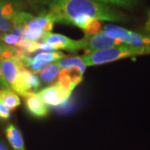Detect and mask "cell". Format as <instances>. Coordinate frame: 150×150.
<instances>
[{
    "mask_svg": "<svg viewBox=\"0 0 150 150\" xmlns=\"http://www.w3.org/2000/svg\"><path fill=\"white\" fill-rule=\"evenodd\" d=\"M45 5L55 23L74 25L85 35L101 32V21H128L123 13L96 0H46Z\"/></svg>",
    "mask_w": 150,
    "mask_h": 150,
    "instance_id": "obj_1",
    "label": "cell"
},
{
    "mask_svg": "<svg viewBox=\"0 0 150 150\" xmlns=\"http://www.w3.org/2000/svg\"><path fill=\"white\" fill-rule=\"evenodd\" d=\"M146 54H150V47L138 48L126 44H120L113 48L98 51L90 54H85L82 58L86 66H95L111 63L129 57Z\"/></svg>",
    "mask_w": 150,
    "mask_h": 150,
    "instance_id": "obj_2",
    "label": "cell"
},
{
    "mask_svg": "<svg viewBox=\"0 0 150 150\" xmlns=\"http://www.w3.org/2000/svg\"><path fill=\"white\" fill-rule=\"evenodd\" d=\"M102 31L107 36L118 40L122 44L138 48L150 47V34L134 32L114 24L103 25Z\"/></svg>",
    "mask_w": 150,
    "mask_h": 150,
    "instance_id": "obj_3",
    "label": "cell"
},
{
    "mask_svg": "<svg viewBox=\"0 0 150 150\" xmlns=\"http://www.w3.org/2000/svg\"><path fill=\"white\" fill-rule=\"evenodd\" d=\"M28 7L23 0H0V34L12 31L18 14Z\"/></svg>",
    "mask_w": 150,
    "mask_h": 150,
    "instance_id": "obj_4",
    "label": "cell"
},
{
    "mask_svg": "<svg viewBox=\"0 0 150 150\" xmlns=\"http://www.w3.org/2000/svg\"><path fill=\"white\" fill-rule=\"evenodd\" d=\"M41 87V80L38 75L23 64L19 65V71L14 84L11 89L22 97L30 93H35Z\"/></svg>",
    "mask_w": 150,
    "mask_h": 150,
    "instance_id": "obj_5",
    "label": "cell"
},
{
    "mask_svg": "<svg viewBox=\"0 0 150 150\" xmlns=\"http://www.w3.org/2000/svg\"><path fill=\"white\" fill-rule=\"evenodd\" d=\"M40 42L48 43L56 50L64 49L72 53L85 49L86 48L85 37L79 40H75L64 35L54 33H48Z\"/></svg>",
    "mask_w": 150,
    "mask_h": 150,
    "instance_id": "obj_6",
    "label": "cell"
},
{
    "mask_svg": "<svg viewBox=\"0 0 150 150\" xmlns=\"http://www.w3.org/2000/svg\"><path fill=\"white\" fill-rule=\"evenodd\" d=\"M72 92V90L64 88L58 83L54 82L52 85L41 89L38 93L46 104L57 108L69 101Z\"/></svg>",
    "mask_w": 150,
    "mask_h": 150,
    "instance_id": "obj_7",
    "label": "cell"
},
{
    "mask_svg": "<svg viewBox=\"0 0 150 150\" xmlns=\"http://www.w3.org/2000/svg\"><path fill=\"white\" fill-rule=\"evenodd\" d=\"M85 54H93L98 51L113 48L122 44L118 40L107 36L103 31L93 35H85Z\"/></svg>",
    "mask_w": 150,
    "mask_h": 150,
    "instance_id": "obj_8",
    "label": "cell"
},
{
    "mask_svg": "<svg viewBox=\"0 0 150 150\" xmlns=\"http://www.w3.org/2000/svg\"><path fill=\"white\" fill-rule=\"evenodd\" d=\"M24 98V104L27 112L33 118H44L49 114L48 105L37 93H30Z\"/></svg>",
    "mask_w": 150,
    "mask_h": 150,
    "instance_id": "obj_9",
    "label": "cell"
},
{
    "mask_svg": "<svg viewBox=\"0 0 150 150\" xmlns=\"http://www.w3.org/2000/svg\"><path fill=\"white\" fill-rule=\"evenodd\" d=\"M83 74L79 69H61L58 75V79L55 81L59 85L74 91L75 88L83 80Z\"/></svg>",
    "mask_w": 150,
    "mask_h": 150,
    "instance_id": "obj_10",
    "label": "cell"
},
{
    "mask_svg": "<svg viewBox=\"0 0 150 150\" xmlns=\"http://www.w3.org/2000/svg\"><path fill=\"white\" fill-rule=\"evenodd\" d=\"M21 64L18 63L13 58H3L0 59V67L2 75L9 87L14 84L19 71V65Z\"/></svg>",
    "mask_w": 150,
    "mask_h": 150,
    "instance_id": "obj_11",
    "label": "cell"
},
{
    "mask_svg": "<svg viewBox=\"0 0 150 150\" xmlns=\"http://www.w3.org/2000/svg\"><path fill=\"white\" fill-rule=\"evenodd\" d=\"M5 136L13 150H26L21 131L14 124H8L5 128Z\"/></svg>",
    "mask_w": 150,
    "mask_h": 150,
    "instance_id": "obj_12",
    "label": "cell"
},
{
    "mask_svg": "<svg viewBox=\"0 0 150 150\" xmlns=\"http://www.w3.org/2000/svg\"><path fill=\"white\" fill-rule=\"evenodd\" d=\"M0 101L11 110L15 109L21 104V99L19 96L10 88L1 89Z\"/></svg>",
    "mask_w": 150,
    "mask_h": 150,
    "instance_id": "obj_13",
    "label": "cell"
},
{
    "mask_svg": "<svg viewBox=\"0 0 150 150\" xmlns=\"http://www.w3.org/2000/svg\"><path fill=\"white\" fill-rule=\"evenodd\" d=\"M59 68L61 69H79L83 74L85 73L86 66L83 58L79 56H74V57H68L64 59H61L58 62H56Z\"/></svg>",
    "mask_w": 150,
    "mask_h": 150,
    "instance_id": "obj_14",
    "label": "cell"
},
{
    "mask_svg": "<svg viewBox=\"0 0 150 150\" xmlns=\"http://www.w3.org/2000/svg\"><path fill=\"white\" fill-rule=\"evenodd\" d=\"M61 69L59 68L57 63H52L50 64L47 65L40 70L38 73L39 78L41 81H43L44 83H54L55 79L58 77Z\"/></svg>",
    "mask_w": 150,
    "mask_h": 150,
    "instance_id": "obj_15",
    "label": "cell"
},
{
    "mask_svg": "<svg viewBox=\"0 0 150 150\" xmlns=\"http://www.w3.org/2000/svg\"><path fill=\"white\" fill-rule=\"evenodd\" d=\"M65 54L60 51H53V52H42L36 54L32 60L33 61H40L50 64L52 63H56L61 59H64Z\"/></svg>",
    "mask_w": 150,
    "mask_h": 150,
    "instance_id": "obj_16",
    "label": "cell"
},
{
    "mask_svg": "<svg viewBox=\"0 0 150 150\" xmlns=\"http://www.w3.org/2000/svg\"><path fill=\"white\" fill-rule=\"evenodd\" d=\"M96 1L105 4L107 5L108 4H112V5L128 8V9L134 8L138 3V0H96Z\"/></svg>",
    "mask_w": 150,
    "mask_h": 150,
    "instance_id": "obj_17",
    "label": "cell"
},
{
    "mask_svg": "<svg viewBox=\"0 0 150 150\" xmlns=\"http://www.w3.org/2000/svg\"><path fill=\"white\" fill-rule=\"evenodd\" d=\"M11 113H12V110L8 107H6L5 105L0 101V121L5 122V121L9 120L11 118Z\"/></svg>",
    "mask_w": 150,
    "mask_h": 150,
    "instance_id": "obj_18",
    "label": "cell"
},
{
    "mask_svg": "<svg viewBox=\"0 0 150 150\" xmlns=\"http://www.w3.org/2000/svg\"><path fill=\"white\" fill-rule=\"evenodd\" d=\"M27 4L28 7L31 8H38L40 6L45 5L46 0H23Z\"/></svg>",
    "mask_w": 150,
    "mask_h": 150,
    "instance_id": "obj_19",
    "label": "cell"
},
{
    "mask_svg": "<svg viewBox=\"0 0 150 150\" xmlns=\"http://www.w3.org/2000/svg\"><path fill=\"white\" fill-rule=\"evenodd\" d=\"M10 88L9 85L6 83V81L4 80L3 75H2V72H1V67H0V89H4V88Z\"/></svg>",
    "mask_w": 150,
    "mask_h": 150,
    "instance_id": "obj_20",
    "label": "cell"
},
{
    "mask_svg": "<svg viewBox=\"0 0 150 150\" xmlns=\"http://www.w3.org/2000/svg\"><path fill=\"white\" fill-rule=\"evenodd\" d=\"M145 29L150 33V9L148 11V19L145 23Z\"/></svg>",
    "mask_w": 150,
    "mask_h": 150,
    "instance_id": "obj_21",
    "label": "cell"
},
{
    "mask_svg": "<svg viewBox=\"0 0 150 150\" xmlns=\"http://www.w3.org/2000/svg\"><path fill=\"white\" fill-rule=\"evenodd\" d=\"M0 150H9V149L3 141H0Z\"/></svg>",
    "mask_w": 150,
    "mask_h": 150,
    "instance_id": "obj_22",
    "label": "cell"
},
{
    "mask_svg": "<svg viewBox=\"0 0 150 150\" xmlns=\"http://www.w3.org/2000/svg\"><path fill=\"white\" fill-rule=\"evenodd\" d=\"M0 96H1V89H0Z\"/></svg>",
    "mask_w": 150,
    "mask_h": 150,
    "instance_id": "obj_23",
    "label": "cell"
}]
</instances>
